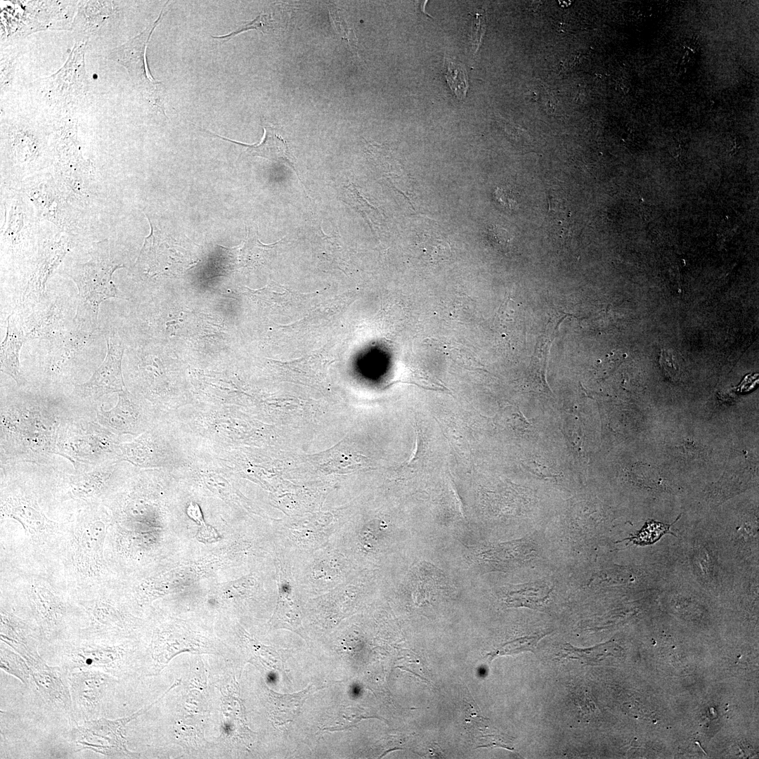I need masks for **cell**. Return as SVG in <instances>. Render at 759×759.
Masks as SVG:
<instances>
[{"mask_svg":"<svg viewBox=\"0 0 759 759\" xmlns=\"http://www.w3.org/2000/svg\"><path fill=\"white\" fill-rule=\"evenodd\" d=\"M46 296L33 304L27 305L32 307V313L25 320L20 318L27 339H58L69 330L65 326L63 307L59 308L57 300L50 301Z\"/></svg>","mask_w":759,"mask_h":759,"instance_id":"18","label":"cell"},{"mask_svg":"<svg viewBox=\"0 0 759 759\" xmlns=\"http://www.w3.org/2000/svg\"><path fill=\"white\" fill-rule=\"evenodd\" d=\"M188 515L197 523L200 528L197 533V538L202 542L217 541L219 536L212 526L205 524L199 506L196 503L191 502L187 508Z\"/></svg>","mask_w":759,"mask_h":759,"instance_id":"30","label":"cell"},{"mask_svg":"<svg viewBox=\"0 0 759 759\" xmlns=\"http://www.w3.org/2000/svg\"><path fill=\"white\" fill-rule=\"evenodd\" d=\"M54 162V133L25 119L1 121V185L18 186Z\"/></svg>","mask_w":759,"mask_h":759,"instance_id":"3","label":"cell"},{"mask_svg":"<svg viewBox=\"0 0 759 759\" xmlns=\"http://www.w3.org/2000/svg\"><path fill=\"white\" fill-rule=\"evenodd\" d=\"M31 683L43 701L67 716L70 722H76L72 710L68 682V673L63 666H49L44 663L30 667Z\"/></svg>","mask_w":759,"mask_h":759,"instance_id":"16","label":"cell"},{"mask_svg":"<svg viewBox=\"0 0 759 759\" xmlns=\"http://www.w3.org/2000/svg\"><path fill=\"white\" fill-rule=\"evenodd\" d=\"M30 600L41 641L55 644L65 640L66 604L49 590L39 586L32 588Z\"/></svg>","mask_w":759,"mask_h":759,"instance_id":"17","label":"cell"},{"mask_svg":"<svg viewBox=\"0 0 759 759\" xmlns=\"http://www.w3.org/2000/svg\"><path fill=\"white\" fill-rule=\"evenodd\" d=\"M268 15L266 14H260L256 18L250 22H246L244 24L240 25L237 29L231 32L220 36H212L213 39H219L223 42H226L235 36L247 31L248 30H257L261 32H265L270 26V20Z\"/></svg>","mask_w":759,"mask_h":759,"instance_id":"31","label":"cell"},{"mask_svg":"<svg viewBox=\"0 0 759 759\" xmlns=\"http://www.w3.org/2000/svg\"><path fill=\"white\" fill-rule=\"evenodd\" d=\"M1 258L25 261L40 240L41 221L29 197L18 187L1 185Z\"/></svg>","mask_w":759,"mask_h":759,"instance_id":"6","label":"cell"},{"mask_svg":"<svg viewBox=\"0 0 759 759\" xmlns=\"http://www.w3.org/2000/svg\"><path fill=\"white\" fill-rule=\"evenodd\" d=\"M105 507L85 505L77 519L72 559L75 568L86 576H98L105 568L103 546L111 520Z\"/></svg>","mask_w":759,"mask_h":759,"instance_id":"12","label":"cell"},{"mask_svg":"<svg viewBox=\"0 0 759 759\" xmlns=\"http://www.w3.org/2000/svg\"><path fill=\"white\" fill-rule=\"evenodd\" d=\"M114 1H82L77 13L72 23V30L77 35L89 37L98 31L112 18L115 11Z\"/></svg>","mask_w":759,"mask_h":759,"instance_id":"21","label":"cell"},{"mask_svg":"<svg viewBox=\"0 0 759 759\" xmlns=\"http://www.w3.org/2000/svg\"><path fill=\"white\" fill-rule=\"evenodd\" d=\"M41 233L34 252L24 261L20 303L33 304L46 295V283L68 252L78 243V238L57 228L50 234Z\"/></svg>","mask_w":759,"mask_h":759,"instance_id":"9","label":"cell"},{"mask_svg":"<svg viewBox=\"0 0 759 759\" xmlns=\"http://www.w3.org/2000/svg\"><path fill=\"white\" fill-rule=\"evenodd\" d=\"M278 573V601L272 622L273 625L285 628L300 634L302 632L298 607L292 600V586L283 573L281 566L277 567Z\"/></svg>","mask_w":759,"mask_h":759,"instance_id":"23","label":"cell"},{"mask_svg":"<svg viewBox=\"0 0 759 759\" xmlns=\"http://www.w3.org/2000/svg\"><path fill=\"white\" fill-rule=\"evenodd\" d=\"M606 648L605 645H599L590 649H578L566 643L562 645L558 656L560 659H575L586 665H593L604 657Z\"/></svg>","mask_w":759,"mask_h":759,"instance_id":"28","label":"cell"},{"mask_svg":"<svg viewBox=\"0 0 759 759\" xmlns=\"http://www.w3.org/2000/svg\"><path fill=\"white\" fill-rule=\"evenodd\" d=\"M18 187L32 202L40 220L78 238L84 227V212L60 188L53 174L43 171L23 180Z\"/></svg>","mask_w":759,"mask_h":759,"instance_id":"8","label":"cell"},{"mask_svg":"<svg viewBox=\"0 0 759 759\" xmlns=\"http://www.w3.org/2000/svg\"><path fill=\"white\" fill-rule=\"evenodd\" d=\"M560 1V2H559V4H560V5L562 6H564V7L569 6V5L571 4V1Z\"/></svg>","mask_w":759,"mask_h":759,"instance_id":"36","label":"cell"},{"mask_svg":"<svg viewBox=\"0 0 759 759\" xmlns=\"http://www.w3.org/2000/svg\"><path fill=\"white\" fill-rule=\"evenodd\" d=\"M547 634V632H540L518 638L503 644L495 651L490 653L489 655L495 656L497 655L518 654L526 651L535 652L538 641Z\"/></svg>","mask_w":759,"mask_h":759,"instance_id":"29","label":"cell"},{"mask_svg":"<svg viewBox=\"0 0 759 759\" xmlns=\"http://www.w3.org/2000/svg\"><path fill=\"white\" fill-rule=\"evenodd\" d=\"M98 422L112 433L136 435L150 425V411L126 389L118 393L115 407L105 410L100 404L96 410Z\"/></svg>","mask_w":759,"mask_h":759,"instance_id":"15","label":"cell"},{"mask_svg":"<svg viewBox=\"0 0 759 759\" xmlns=\"http://www.w3.org/2000/svg\"><path fill=\"white\" fill-rule=\"evenodd\" d=\"M167 6V4H165L153 24L125 44L110 50L106 58L123 65L142 96L153 108L167 118L164 108L166 86L162 82L152 77L145 57L147 45L154 30L163 18Z\"/></svg>","mask_w":759,"mask_h":759,"instance_id":"11","label":"cell"},{"mask_svg":"<svg viewBox=\"0 0 759 759\" xmlns=\"http://www.w3.org/2000/svg\"><path fill=\"white\" fill-rule=\"evenodd\" d=\"M54 645L59 665L68 671L96 669L117 678L128 673L134 651V648L121 639L90 635L81 630Z\"/></svg>","mask_w":759,"mask_h":759,"instance_id":"5","label":"cell"},{"mask_svg":"<svg viewBox=\"0 0 759 759\" xmlns=\"http://www.w3.org/2000/svg\"><path fill=\"white\" fill-rule=\"evenodd\" d=\"M415 448H414L412 456L410 458V460L408 461L407 464H409L410 462H412L413 460H415L416 458V455L417 453V450H418L417 449L418 448V436H415Z\"/></svg>","mask_w":759,"mask_h":759,"instance_id":"35","label":"cell"},{"mask_svg":"<svg viewBox=\"0 0 759 759\" xmlns=\"http://www.w3.org/2000/svg\"><path fill=\"white\" fill-rule=\"evenodd\" d=\"M264 131L263 139L258 145H248L237 142L229 138L214 134L227 141L238 144L244 148L241 154L250 156H259L272 161L283 162L292 166L288 152V146L286 141L279 134L278 131L271 124L263 122Z\"/></svg>","mask_w":759,"mask_h":759,"instance_id":"22","label":"cell"},{"mask_svg":"<svg viewBox=\"0 0 759 759\" xmlns=\"http://www.w3.org/2000/svg\"><path fill=\"white\" fill-rule=\"evenodd\" d=\"M27 340L20 320L15 313L7 318L6 334L1 345V371L10 376L18 387L28 386V381L20 361L22 344Z\"/></svg>","mask_w":759,"mask_h":759,"instance_id":"20","label":"cell"},{"mask_svg":"<svg viewBox=\"0 0 759 759\" xmlns=\"http://www.w3.org/2000/svg\"><path fill=\"white\" fill-rule=\"evenodd\" d=\"M509 591L505 602L511 607H527L542 611L546 606L552 590L545 581H536L516 586Z\"/></svg>","mask_w":759,"mask_h":759,"instance_id":"24","label":"cell"},{"mask_svg":"<svg viewBox=\"0 0 759 759\" xmlns=\"http://www.w3.org/2000/svg\"><path fill=\"white\" fill-rule=\"evenodd\" d=\"M117 679L96 669L79 668L69 671L68 682L75 721L77 718L83 722L98 719Z\"/></svg>","mask_w":759,"mask_h":759,"instance_id":"14","label":"cell"},{"mask_svg":"<svg viewBox=\"0 0 759 759\" xmlns=\"http://www.w3.org/2000/svg\"><path fill=\"white\" fill-rule=\"evenodd\" d=\"M85 49L86 43L77 41L64 65L50 77L41 79L42 93L54 107L70 110L84 100L88 92Z\"/></svg>","mask_w":759,"mask_h":759,"instance_id":"13","label":"cell"},{"mask_svg":"<svg viewBox=\"0 0 759 759\" xmlns=\"http://www.w3.org/2000/svg\"><path fill=\"white\" fill-rule=\"evenodd\" d=\"M488 238L495 246L505 248L511 238L506 230L498 226H491L488 228Z\"/></svg>","mask_w":759,"mask_h":759,"instance_id":"33","label":"cell"},{"mask_svg":"<svg viewBox=\"0 0 759 759\" xmlns=\"http://www.w3.org/2000/svg\"><path fill=\"white\" fill-rule=\"evenodd\" d=\"M15 56L1 55V92L8 89L13 79Z\"/></svg>","mask_w":759,"mask_h":759,"instance_id":"32","label":"cell"},{"mask_svg":"<svg viewBox=\"0 0 759 759\" xmlns=\"http://www.w3.org/2000/svg\"><path fill=\"white\" fill-rule=\"evenodd\" d=\"M680 517V515L673 523L669 524L656 521L654 519H649L636 533L630 535L629 537L622 540V541L626 540L637 545L644 546L654 543L665 534L669 533L675 536L670 531V527Z\"/></svg>","mask_w":759,"mask_h":759,"instance_id":"26","label":"cell"},{"mask_svg":"<svg viewBox=\"0 0 759 759\" xmlns=\"http://www.w3.org/2000/svg\"><path fill=\"white\" fill-rule=\"evenodd\" d=\"M496 198L500 202L502 205L507 208L513 209L516 205V202L502 190H498L495 191Z\"/></svg>","mask_w":759,"mask_h":759,"instance_id":"34","label":"cell"},{"mask_svg":"<svg viewBox=\"0 0 759 759\" xmlns=\"http://www.w3.org/2000/svg\"><path fill=\"white\" fill-rule=\"evenodd\" d=\"M6 644H0V668L6 673L17 677L26 687L30 686L31 675L30 667L19 654Z\"/></svg>","mask_w":759,"mask_h":759,"instance_id":"25","label":"cell"},{"mask_svg":"<svg viewBox=\"0 0 759 759\" xmlns=\"http://www.w3.org/2000/svg\"><path fill=\"white\" fill-rule=\"evenodd\" d=\"M1 641L22 656L29 667L45 662L39 652V646L42 642L40 633L34 632L25 622L2 609Z\"/></svg>","mask_w":759,"mask_h":759,"instance_id":"19","label":"cell"},{"mask_svg":"<svg viewBox=\"0 0 759 759\" xmlns=\"http://www.w3.org/2000/svg\"><path fill=\"white\" fill-rule=\"evenodd\" d=\"M445 77L455 95L460 100L464 99L468 89L467 74L465 67L448 58L443 60Z\"/></svg>","mask_w":759,"mask_h":759,"instance_id":"27","label":"cell"},{"mask_svg":"<svg viewBox=\"0 0 759 759\" xmlns=\"http://www.w3.org/2000/svg\"><path fill=\"white\" fill-rule=\"evenodd\" d=\"M70 408L66 398L47 396L32 387L1 392L0 463H57L58 429Z\"/></svg>","mask_w":759,"mask_h":759,"instance_id":"1","label":"cell"},{"mask_svg":"<svg viewBox=\"0 0 759 759\" xmlns=\"http://www.w3.org/2000/svg\"><path fill=\"white\" fill-rule=\"evenodd\" d=\"M122 460L83 472L65 469L58 463L51 466L50 486L55 500H78L86 505H105L117 493L127 472Z\"/></svg>","mask_w":759,"mask_h":759,"instance_id":"7","label":"cell"},{"mask_svg":"<svg viewBox=\"0 0 759 759\" xmlns=\"http://www.w3.org/2000/svg\"><path fill=\"white\" fill-rule=\"evenodd\" d=\"M70 406L58 427L56 455L78 472L123 461L120 436L102 426L95 411Z\"/></svg>","mask_w":759,"mask_h":759,"instance_id":"2","label":"cell"},{"mask_svg":"<svg viewBox=\"0 0 759 759\" xmlns=\"http://www.w3.org/2000/svg\"><path fill=\"white\" fill-rule=\"evenodd\" d=\"M89 255V260L72 266L68 273L78 289L72 326L94 334L98 328L100 305L110 298L124 299L112 279L114 272L124 265L113 258L108 239L93 242Z\"/></svg>","mask_w":759,"mask_h":759,"instance_id":"4","label":"cell"},{"mask_svg":"<svg viewBox=\"0 0 759 759\" xmlns=\"http://www.w3.org/2000/svg\"><path fill=\"white\" fill-rule=\"evenodd\" d=\"M105 358L91 377L76 384L66 398L72 407L96 412L103 397L126 389L122 370L124 343L113 329L105 332Z\"/></svg>","mask_w":759,"mask_h":759,"instance_id":"10","label":"cell"}]
</instances>
